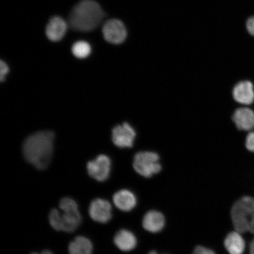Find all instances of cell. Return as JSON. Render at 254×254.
Instances as JSON below:
<instances>
[{"label": "cell", "instance_id": "11", "mask_svg": "<svg viewBox=\"0 0 254 254\" xmlns=\"http://www.w3.org/2000/svg\"><path fill=\"white\" fill-rule=\"evenodd\" d=\"M238 129L250 131L254 128V112L249 108H239L234 111L232 117Z\"/></svg>", "mask_w": 254, "mask_h": 254}, {"label": "cell", "instance_id": "4", "mask_svg": "<svg viewBox=\"0 0 254 254\" xmlns=\"http://www.w3.org/2000/svg\"><path fill=\"white\" fill-rule=\"evenodd\" d=\"M133 167L140 176L150 178L160 173L162 170L160 157L154 151L138 152L134 157Z\"/></svg>", "mask_w": 254, "mask_h": 254}, {"label": "cell", "instance_id": "25", "mask_svg": "<svg viewBox=\"0 0 254 254\" xmlns=\"http://www.w3.org/2000/svg\"><path fill=\"white\" fill-rule=\"evenodd\" d=\"M31 254H40L37 253H33ZM41 254H54L52 252H51V251L46 250H44L43 252L42 253H41Z\"/></svg>", "mask_w": 254, "mask_h": 254}, {"label": "cell", "instance_id": "24", "mask_svg": "<svg viewBox=\"0 0 254 254\" xmlns=\"http://www.w3.org/2000/svg\"><path fill=\"white\" fill-rule=\"evenodd\" d=\"M250 254H254V239L250 244Z\"/></svg>", "mask_w": 254, "mask_h": 254}, {"label": "cell", "instance_id": "2", "mask_svg": "<svg viewBox=\"0 0 254 254\" xmlns=\"http://www.w3.org/2000/svg\"><path fill=\"white\" fill-rule=\"evenodd\" d=\"M104 17V11L96 1L82 0L72 9L68 24L75 31L89 32L95 29Z\"/></svg>", "mask_w": 254, "mask_h": 254}, {"label": "cell", "instance_id": "10", "mask_svg": "<svg viewBox=\"0 0 254 254\" xmlns=\"http://www.w3.org/2000/svg\"><path fill=\"white\" fill-rule=\"evenodd\" d=\"M233 97L236 102L250 105L254 101V87L252 82L242 81L238 82L233 88Z\"/></svg>", "mask_w": 254, "mask_h": 254}, {"label": "cell", "instance_id": "8", "mask_svg": "<svg viewBox=\"0 0 254 254\" xmlns=\"http://www.w3.org/2000/svg\"><path fill=\"white\" fill-rule=\"evenodd\" d=\"M103 33L105 40L114 44L123 43L127 36L125 24L117 19H111L107 21L104 25Z\"/></svg>", "mask_w": 254, "mask_h": 254}, {"label": "cell", "instance_id": "1", "mask_svg": "<svg viewBox=\"0 0 254 254\" xmlns=\"http://www.w3.org/2000/svg\"><path fill=\"white\" fill-rule=\"evenodd\" d=\"M55 138L52 131L37 132L28 136L23 145L25 160L38 170L46 169L52 161Z\"/></svg>", "mask_w": 254, "mask_h": 254}, {"label": "cell", "instance_id": "6", "mask_svg": "<svg viewBox=\"0 0 254 254\" xmlns=\"http://www.w3.org/2000/svg\"><path fill=\"white\" fill-rule=\"evenodd\" d=\"M111 167V160L106 155H98L95 160L89 161L87 165L89 176L100 182L109 179Z\"/></svg>", "mask_w": 254, "mask_h": 254}, {"label": "cell", "instance_id": "13", "mask_svg": "<svg viewBox=\"0 0 254 254\" xmlns=\"http://www.w3.org/2000/svg\"><path fill=\"white\" fill-rule=\"evenodd\" d=\"M166 219L161 212L150 211L143 218L142 226L146 231L151 233H157L164 229Z\"/></svg>", "mask_w": 254, "mask_h": 254}, {"label": "cell", "instance_id": "5", "mask_svg": "<svg viewBox=\"0 0 254 254\" xmlns=\"http://www.w3.org/2000/svg\"><path fill=\"white\" fill-rule=\"evenodd\" d=\"M59 207L63 212L62 214V231L73 233L77 229L82 221L77 202L71 198H63L59 203Z\"/></svg>", "mask_w": 254, "mask_h": 254}, {"label": "cell", "instance_id": "9", "mask_svg": "<svg viewBox=\"0 0 254 254\" xmlns=\"http://www.w3.org/2000/svg\"><path fill=\"white\" fill-rule=\"evenodd\" d=\"M88 213L93 221L106 224L112 218V206L106 199L96 198L91 202Z\"/></svg>", "mask_w": 254, "mask_h": 254}, {"label": "cell", "instance_id": "26", "mask_svg": "<svg viewBox=\"0 0 254 254\" xmlns=\"http://www.w3.org/2000/svg\"><path fill=\"white\" fill-rule=\"evenodd\" d=\"M148 254H158L156 252H154V251H152V252H151Z\"/></svg>", "mask_w": 254, "mask_h": 254}, {"label": "cell", "instance_id": "7", "mask_svg": "<svg viewBox=\"0 0 254 254\" xmlns=\"http://www.w3.org/2000/svg\"><path fill=\"white\" fill-rule=\"evenodd\" d=\"M135 138V130L128 123L117 126L113 129V142L119 148H131L134 145Z\"/></svg>", "mask_w": 254, "mask_h": 254}, {"label": "cell", "instance_id": "22", "mask_svg": "<svg viewBox=\"0 0 254 254\" xmlns=\"http://www.w3.org/2000/svg\"><path fill=\"white\" fill-rule=\"evenodd\" d=\"M192 254H216L213 251L202 246L195 248Z\"/></svg>", "mask_w": 254, "mask_h": 254}, {"label": "cell", "instance_id": "3", "mask_svg": "<svg viewBox=\"0 0 254 254\" xmlns=\"http://www.w3.org/2000/svg\"><path fill=\"white\" fill-rule=\"evenodd\" d=\"M231 219L235 230L241 234H254V198L244 196L231 209Z\"/></svg>", "mask_w": 254, "mask_h": 254}, {"label": "cell", "instance_id": "15", "mask_svg": "<svg viewBox=\"0 0 254 254\" xmlns=\"http://www.w3.org/2000/svg\"><path fill=\"white\" fill-rule=\"evenodd\" d=\"M114 243L120 250L129 252L135 249L137 240L131 231L123 229L117 232L114 238Z\"/></svg>", "mask_w": 254, "mask_h": 254}, {"label": "cell", "instance_id": "23", "mask_svg": "<svg viewBox=\"0 0 254 254\" xmlns=\"http://www.w3.org/2000/svg\"><path fill=\"white\" fill-rule=\"evenodd\" d=\"M246 26L249 33L254 36V16L248 19Z\"/></svg>", "mask_w": 254, "mask_h": 254}, {"label": "cell", "instance_id": "12", "mask_svg": "<svg viewBox=\"0 0 254 254\" xmlns=\"http://www.w3.org/2000/svg\"><path fill=\"white\" fill-rule=\"evenodd\" d=\"M114 205L120 210L129 212L132 210L137 203L134 193L128 190H121L113 196Z\"/></svg>", "mask_w": 254, "mask_h": 254}, {"label": "cell", "instance_id": "20", "mask_svg": "<svg viewBox=\"0 0 254 254\" xmlns=\"http://www.w3.org/2000/svg\"><path fill=\"white\" fill-rule=\"evenodd\" d=\"M9 72L8 66L4 62L1 61L0 62V79L1 81H4L5 79L6 75Z\"/></svg>", "mask_w": 254, "mask_h": 254}, {"label": "cell", "instance_id": "19", "mask_svg": "<svg viewBox=\"0 0 254 254\" xmlns=\"http://www.w3.org/2000/svg\"><path fill=\"white\" fill-rule=\"evenodd\" d=\"M49 222L54 230L62 231V213L58 209L54 208L49 214Z\"/></svg>", "mask_w": 254, "mask_h": 254}, {"label": "cell", "instance_id": "18", "mask_svg": "<svg viewBox=\"0 0 254 254\" xmlns=\"http://www.w3.org/2000/svg\"><path fill=\"white\" fill-rule=\"evenodd\" d=\"M91 48L87 42L79 41L76 42L72 47V52L78 59H85L90 56Z\"/></svg>", "mask_w": 254, "mask_h": 254}, {"label": "cell", "instance_id": "17", "mask_svg": "<svg viewBox=\"0 0 254 254\" xmlns=\"http://www.w3.org/2000/svg\"><path fill=\"white\" fill-rule=\"evenodd\" d=\"M69 254H91L93 252V245L87 237L78 236L69 243Z\"/></svg>", "mask_w": 254, "mask_h": 254}, {"label": "cell", "instance_id": "16", "mask_svg": "<svg viewBox=\"0 0 254 254\" xmlns=\"http://www.w3.org/2000/svg\"><path fill=\"white\" fill-rule=\"evenodd\" d=\"M224 246L230 254H243L246 249V242L241 233L233 231L225 238Z\"/></svg>", "mask_w": 254, "mask_h": 254}, {"label": "cell", "instance_id": "14", "mask_svg": "<svg viewBox=\"0 0 254 254\" xmlns=\"http://www.w3.org/2000/svg\"><path fill=\"white\" fill-rule=\"evenodd\" d=\"M67 30V24L61 17L56 16L50 19L46 27L48 39L52 41L61 40Z\"/></svg>", "mask_w": 254, "mask_h": 254}, {"label": "cell", "instance_id": "21", "mask_svg": "<svg viewBox=\"0 0 254 254\" xmlns=\"http://www.w3.org/2000/svg\"><path fill=\"white\" fill-rule=\"evenodd\" d=\"M246 148L250 151L254 152V132L248 134L246 141Z\"/></svg>", "mask_w": 254, "mask_h": 254}]
</instances>
